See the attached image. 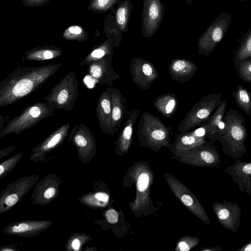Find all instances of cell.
I'll return each mask as SVG.
<instances>
[{"instance_id": "6da1fadb", "label": "cell", "mask_w": 251, "mask_h": 251, "mask_svg": "<svg viewBox=\"0 0 251 251\" xmlns=\"http://www.w3.org/2000/svg\"><path fill=\"white\" fill-rule=\"evenodd\" d=\"M61 65L17 67L0 82V107L12 104L36 91L57 74Z\"/></svg>"}, {"instance_id": "7a4b0ae2", "label": "cell", "mask_w": 251, "mask_h": 251, "mask_svg": "<svg viewBox=\"0 0 251 251\" xmlns=\"http://www.w3.org/2000/svg\"><path fill=\"white\" fill-rule=\"evenodd\" d=\"M154 179V174L149 164L145 161H139L130 166L123 178V186L135 184L136 198L133 202L129 201V206L136 217L146 216L155 211L150 188Z\"/></svg>"}, {"instance_id": "3957f363", "label": "cell", "mask_w": 251, "mask_h": 251, "mask_svg": "<svg viewBox=\"0 0 251 251\" xmlns=\"http://www.w3.org/2000/svg\"><path fill=\"white\" fill-rule=\"evenodd\" d=\"M223 121V128L212 141L221 143L223 152L226 155L233 158H241L247 151L245 119L237 110L229 109L226 112Z\"/></svg>"}, {"instance_id": "277c9868", "label": "cell", "mask_w": 251, "mask_h": 251, "mask_svg": "<svg viewBox=\"0 0 251 251\" xmlns=\"http://www.w3.org/2000/svg\"><path fill=\"white\" fill-rule=\"evenodd\" d=\"M137 138L141 148L159 152L162 147L171 149L172 129L160 119L144 111L137 125Z\"/></svg>"}, {"instance_id": "5b68a950", "label": "cell", "mask_w": 251, "mask_h": 251, "mask_svg": "<svg viewBox=\"0 0 251 251\" xmlns=\"http://www.w3.org/2000/svg\"><path fill=\"white\" fill-rule=\"evenodd\" d=\"M53 115L54 109L47 102L39 101L30 105L8 121L0 131V138L11 133L19 134Z\"/></svg>"}, {"instance_id": "8992f818", "label": "cell", "mask_w": 251, "mask_h": 251, "mask_svg": "<svg viewBox=\"0 0 251 251\" xmlns=\"http://www.w3.org/2000/svg\"><path fill=\"white\" fill-rule=\"evenodd\" d=\"M78 83L75 72H69L55 84L44 100L54 109L72 110L77 100Z\"/></svg>"}, {"instance_id": "52a82bcc", "label": "cell", "mask_w": 251, "mask_h": 251, "mask_svg": "<svg viewBox=\"0 0 251 251\" xmlns=\"http://www.w3.org/2000/svg\"><path fill=\"white\" fill-rule=\"evenodd\" d=\"M222 96V93H212L203 97L186 113L177 130L184 132L207 123L221 103Z\"/></svg>"}, {"instance_id": "ba28073f", "label": "cell", "mask_w": 251, "mask_h": 251, "mask_svg": "<svg viewBox=\"0 0 251 251\" xmlns=\"http://www.w3.org/2000/svg\"><path fill=\"white\" fill-rule=\"evenodd\" d=\"M171 158L194 166L218 167L222 163L216 147L211 142L206 141L200 146L177 152Z\"/></svg>"}, {"instance_id": "9c48e42d", "label": "cell", "mask_w": 251, "mask_h": 251, "mask_svg": "<svg viewBox=\"0 0 251 251\" xmlns=\"http://www.w3.org/2000/svg\"><path fill=\"white\" fill-rule=\"evenodd\" d=\"M231 21V15L221 12L209 25L206 30L198 38L199 54L208 56L223 39Z\"/></svg>"}, {"instance_id": "30bf717a", "label": "cell", "mask_w": 251, "mask_h": 251, "mask_svg": "<svg viewBox=\"0 0 251 251\" xmlns=\"http://www.w3.org/2000/svg\"><path fill=\"white\" fill-rule=\"evenodd\" d=\"M164 177L176 197L195 216L209 225L208 214L192 191L173 175L167 172Z\"/></svg>"}, {"instance_id": "8fae6325", "label": "cell", "mask_w": 251, "mask_h": 251, "mask_svg": "<svg viewBox=\"0 0 251 251\" xmlns=\"http://www.w3.org/2000/svg\"><path fill=\"white\" fill-rule=\"evenodd\" d=\"M164 4L160 0H144L141 30L144 37L150 38L159 28L164 14Z\"/></svg>"}, {"instance_id": "7c38bea8", "label": "cell", "mask_w": 251, "mask_h": 251, "mask_svg": "<svg viewBox=\"0 0 251 251\" xmlns=\"http://www.w3.org/2000/svg\"><path fill=\"white\" fill-rule=\"evenodd\" d=\"M129 72L132 82L143 90L149 89L159 76L157 70L151 62L139 57L131 59Z\"/></svg>"}, {"instance_id": "4fadbf2b", "label": "cell", "mask_w": 251, "mask_h": 251, "mask_svg": "<svg viewBox=\"0 0 251 251\" xmlns=\"http://www.w3.org/2000/svg\"><path fill=\"white\" fill-rule=\"evenodd\" d=\"M213 210L220 224L225 228L235 232L241 224V210L236 202L224 200L212 204Z\"/></svg>"}, {"instance_id": "5bb4252c", "label": "cell", "mask_w": 251, "mask_h": 251, "mask_svg": "<svg viewBox=\"0 0 251 251\" xmlns=\"http://www.w3.org/2000/svg\"><path fill=\"white\" fill-rule=\"evenodd\" d=\"M113 54L94 61L88 66L87 72L100 85L111 87L120 76L114 70L112 60Z\"/></svg>"}, {"instance_id": "9a60e30c", "label": "cell", "mask_w": 251, "mask_h": 251, "mask_svg": "<svg viewBox=\"0 0 251 251\" xmlns=\"http://www.w3.org/2000/svg\"><path fill=\"white\" fill-rule=\"evenodd\" d=\"M223 171L237 184L241 192L251 196V162H237Z\"/></svg>"}, {"instance_id": "2e32d148", "label": "cell", "mask_w": 251, "mask_h": 251, "mask_svg": "<svg viewBox=\"0 0 251 251\" xmlns=\"http://www.w3.org/2000/svg\"><path fill=\"white\" fill-rule=\"evenodd\" d=\"M140 109L133 108L125 121L119 136L115 142V152L119 156L126 153L133 142V133L137 119L140 113Z\"/></svg>"}, {"instance_id": "e0dca14e", "label": "cell", "mask_w": 251, "mask_h": 251, "mask_svg": "<svg viewBox=\"0 0 251 251\" xmlns=\"http://www.w3.org/2000/svg\"><path fill=\"white\" fill-rule=\"evenodd\" d=\"M72 141L79 153H90L95 151V139L89 128L84 124L75 125L69 134V141Z\"/></svg>"}, {"instance_id": "ac0fdd59", "label": "cell", "mask_w": 251, "mask_h": 251, "mask_svg": "<svg viewBox=\"0 0 251 251\" xmlns=\"http://www.w3.org/2000/svg\"><path fill=\"white\" fill-rule=\"evenodd\" d=\"M96 115L102 132L113 135L111 121L112 100L108 88L99 97L96 107Z\"/></svg>"}, {"instance_id": "d6986e66", "label": "cell", "mask_w": 251, "mask_h": 251, "mask_svg": "<svg viewBox=\"0 0 251 251\" xmlns=\"http://www.w3.org/2000/svg\"><path fill=\"white\" fill-rule=\"evenodd\" d=\"M70 123L58 127L33 150L32 158H39L61 145L69 135Z\"/></svg>"}, {"instance_id": "ffe728a7", "label": "cell", "mask_w": 251, "mask_h": 251, "mask_svg": "<svg viewBox=\"0 0 251 251\" xmlns=\"http://www.w3.org/2000/svg\"><path fill=\"white\" fill-rule=\"evenodd\" d=\"M198 67L192 61L184 58L173 59L169 67L171 77L179 83L185 82L194 75Z\"/></svg>"}, {"instance_id": "44dd1931", "label": "cell", "mask_w": 251, "mask_h": 251, "mask_svg": "<svg viewBox=\"0 0 251 251\" xmlns=\"http://www.w3.org/2000/svg\"><path fill=\"white\" fill-rule=\"evenodd\" d=\"M112 100V127L113 132H118L126 111V101L123 94L117 88L109 87Z\"/></svg>"}, {"instance_id": "7402d4cb", "label": "cell", "mask_w": 251, "mask_h": 251, "mask_svg": "<svg viewBox=\"0 0 251 251\" xmlns=\"http://www.w3.org/2000/svg\"><path fill=\"white\" fill-rule=\"evenodd\" d=\"M115 11V25L117 34L122 40L123 33L128 30V25L132 9L130 0H119Z\"/></svg>"}, {"instance_id": "603a6c76", "label": "cell", "mask_w": 251, "mask_h": 251, "mask_svg": "<svg viewBox=\"0 0 251 251\" xmlns=\"http://www.w3.org/2000/svg\"><path fill=\"white\" fill-rule=\"evenodd\" d=\"M205 138H200L195 135L192 131H188L176 135L172 143L170 149L172 155L177 152L187 151L203 144Z\"/></svg>"}, {"instance_id": "cb8c5ba5", "label": "cell", "mask_w": 251, "mask_h": 251, "mask_svg": "<svg viewBox=\"0 0 251 251\" xmlns=\"http://www.w3.org/2000/svg\"><path fill=\"white\" fill-rule=\"evenodd\" d=\"M50 224L48 221H27L17 223L9 225L6 228L7 233L14 235L22 236L35 235V233L42 231Z\"/></svg>"}, {"instance_id": "d4e9b609", "label": "cell", "mask_w": 251, "mask_h": 251, "mask_svg": "<svg viewBox=\"0 0 251 251\" xmlns=\"http://www.w3.org/2000/svg\"><path fill=\"white\" fill-rule=\"evenodd\" d=\"M63 50L53 46L38 47L27 50L23 57L22 61H44L56 58L60 56Z\"/></svg>"}, {"instance_id": "484cf974", "label": "cell", "mask_w": 251, "mask_h": 251, "mask_svg": "<svg viewBox=\"0 0 251 251\" xmlns=\"http://www.w3.org/2000/svg\"><path fill=\"white\" fill-rule=\"evenodd\" d=\"M227 100L222 101L207 123L204 124L207 131L206 138L212 140L224 126L223 118L226 112Z\"/></svg>"}, {"instance_id": "4316f807", "label": "cell", "mask_w": 251, "mask_h": 251, "mask_svg": "<svg viewBox=\"0 0 251 251\" xmlns=\"http://www.w3.org/2000/svg\"><path fill=\"white\" fill-rule=\"evenodd\" d=\"M156 109L165 117L170 118L175 113L178 105V100L170 92L156 98L153 102Z\"/></svg>"}, {"instance_id": "83f0119b", "label": "cell", "mask_w": 251, "mask_h": 251, "mask_svg": "<svg viewBox=\"0 0 251 251\" xmlns=\"http://www.w3.org/2000/svg\"><path fill=\"white\" fill-rule=\"evenodd\" d=\"M114 47L113 40H107L95 47L80 63V66H88L92 62L101 59L110 54H113Z\"/></svg>"}, {"instance_id": "f1b7e54d", "label": "cell", "mask_w": 251, "mask_h": 251, "mask_svg": "<svg viewBox=\"0 0 251 251\" xmlns=\"http://www.w3.org/2000/svg\"><path fill=\"white\" fill-rule=\"evenodd\" d=\"M232 96L237 105L248 116L251 115V93L241 84H239Z\"/></svg>"}, {"instance_id": "f546056e", "label": "cell", "mask_w": 251, "mask_h": 251, "mask_svg": "<svg viewBox=\"0 0 251 251\" xmlns=\"http://www.w3.org/2000/svg\"><path fill=\"white\" fill-rule=\"evenodd\" d=\"M251 59V26L242 39L234 56V63Z\"/></svg>"}, {"instance_id": "4dcf8cb0", "label": "cell", "mask_w": 251, "mask_h": 251, "mask_svg": "<svg viewBox=\"0 0 251 251\" xmlns=\"http://www.w3.org/2000/svg\"><path fill=\"white\" fill-rule=\"evenodd\" d=\"M62 37L68 41H76L78 42H84L88 38L87 31L81 26L74 25L65 29Z\"/></svg>"}, {"instance_id": "1f68e13d", "label": "cell", "mask_w": 251, "mask_h": 251, "mask_svg": "<svg viewBox=\"0 0 251 251\" xmlns=\"http://www.w3.org/2000/svg\"><path fill=\"white\" fill-rule=\"evenodd\" d=\"M120 0H92L87 9L94 12H105L111 9Z\"/></svg>"}, {"instance_id": "d6a6232c", "label": "cell", "mask_w": 251, "mask_h": 251, "mask_svg": "<svg viewBox=\"0 0 251 251\" xmlns=\"http://www.w3.org/2000/svg\"><path fill=\"white\" fill-rule=\"evenodd\" d=\"M235 67L239 77L251 84V59L235 63Z\"/></svg>"}, {"instance_id": "836d02e7", "label": "cell", "mask_w": 251, "mask_h": 251, "mask_svg": "<svg viewBox=\"0 0 251 251\" xmlns=\"http://www.w3.org/2000/svg\"><path fill=\"white\" fill-rule=\"evenodd\" d=\"M200 242L198 237L184 235L177 241L176 246V251H189L197 246Z\"/></svg>"}, {"instance_id": "e575fe53", "label": "cell", "mask_w": 251, "mask_h": 251, "mask_svg": "<svg viewBox=\"0 0 251 251\" xmlns=\"http://www.w3.org/2000/svg\"><path fill=\"white\" fill-rule=\"evenodd\" d=\"M23 153H19L16 155L13 156L12 158L10 159L6 160V161L1 163L0 165V175L2 176V175L5 173L8 169H9V167L12 166L13 165L15 164L16 161L20 159Z\"/></svg>"}, {"instance_id": "d590c367", "label": "cell", "mask_w": 251, "mask_h": 251, "mask_svg": "<svg viewBox=\"0 0 251 251\" xmlns=\"http://www.w3.org/2000/svg\"><path fill=\"white\" fill-rule=\"evenodd\" d=\"M50 0H22L23 4L28 7H35L42 6Z\"/></svg>"}, {"instance_id": "8d00e7d4", "label": "cell", "mask_w": 251, "mask_h": 251, "mask_svg": "<svg viewBox=\"0 0 251 251\" xmlns=\"http://www.w3.org/2000/svg\"><path fill=\"white\" fill-rule=\"evenodd\" d=\"M105 217L108 223L110 224H116L118 222L119 215L115 210L111 208L106 211Z\"/></svg>"}, {"instance_id": "74e56055", "label": "cell", "mask_w": 251, "mask_h": 251, "mask_svg": "<svg viewBox=\"0 0 251 251\" xmlns=\"http://www.w3.org/2000/svg\"><path fill=\"white\" fill-rule=\"evenodd\" d=\"M19 200V196L12 193L6 196L4 200V204L9 207L16 204Z\"/></svg>"}, {"instance_id": "f35d334b", "label": "cell", "mask_w": 251, "mask_h": 251, "mask_svg": "<svg viewBox=\"0 0 251 251\" xmlns=\"http://www.w3.org/2000/svg\"><path fill=\"white\" fill-rule=\"evenodd\" d=\"M94 196L98 201L106 203H107L109 199V195L104 192H98Z\"/></svg>"}, {"instance_id": "ab89813d", "label": "cell", "mask_w": 251, "mask_h": 251, "mask_svg": "<svg viewBox=\"0 0 251 251\" xmlns=\"http://www.w3.org/2000/svg\"><path fill=\"white\" fill-rule=\"evenodd\" d=\"M56 193L55 189L53 187L49 188L44 193V196L47 199H51L53 197Z\"/></svg>"}, {"instance_id": "60d3db41", "label": "cell", "mask_w": 251, "mask_h": 251, "mask_svg": "<svg viewBox=\"0 0 251 251\" xmlns=\"http://www.w3.org/2000/svg\"><path fill=\"white\" fill-rule=\"evenodd\" d=\"M9 121V116L6 115L0 116V131L1 130Z\"/></svg>"}, {"instance_id": "b9f144b4", "label": "cell", "mask_w": 251, "mask_h": 251, "mask_svg": "<svg viewBox=\"0 0 251 251\" xmlns=\"http://www.w3.org/2000/svg\"><path fill=\"white\" fill-rule=\"evenodd\" d=\"M73 249L75 251H78L80 248V241L78 239H74L71 244Z\"/></svg>"}, {"instance_id": "7bdbcfd3", "label": "cell", "mask_w": 251, "mask_h": 251, "mask_svg": "<svg viewBox=\"0 0 251 251\" xmlns=\"http://www.w3.org/2000/svg\"><path fill=\"white\" fill-rule=\"evenodd\" d=\"M201 251H222V250L220 246L214 247L203 248L201 250Z\"/></svg>"}, {"instance_id": "ee69618b", "label": "cell", "mask_w": 251, "mask_h": 251, "mask_svg": "<svg viewBox=\"0 0 251 251\" xmlns=\"http://www.w3.org/2000/svg\"><path fill=\"white\" fill-rule=\"evenodd\" d=\"M237 251H251V241L244 245Z\"/></svg>"}, {"instance_id": "f6af8a7d", "label": "cell", "mask_w": 251, "mask_h": 251, "mask_svg": "<svg viewBox=\"0 0 251 251\" xmlns=\"http://www.w3.org/2000/svg\"><path fill=\"white\" fill-rule=\"evenodd\" d=\"M186 2H187V3L189 5H191L193 4V2L195 1L196 0H185Z\"/></svg>"}, {"instance_id": "bcb514c9", "label": "cell", "mask_w": 251, "mask_h": 251, "mask_svg": "<svg viewBox=\"0 0 251 251\" xmlns=\"http://www.w3.org/2000/svg\"><path fill=\"white\" fill-rule=\"evenodd\" d=\"M241 0V1H243H243H246V0Z\"/></svg>"}]
</instances>
